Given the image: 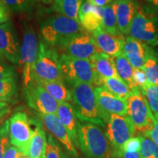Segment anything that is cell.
<instances>
[{
  "label": "cell",
  "instance_id": "obj_1",
  "mask_svg": "<svg viewBox=\"0 0 158 158\" xmlns=\"http://www.w3.org/2000/svg\"><path fill=\"white\" fill-rule=\"evenodd\" d=\"M72 102L78 120L106 127L108 118L99 106L94 85L76 83L70 86Z\"/></svg>",
  "mask_w": 158,
  "mask_h": 158
},
{
  "label": "cell",
  "instance_id": "obj_2",
  "mask_svg": "<svg viewBox=\"0 0 158 158\" xmlns=\"http://www.w3.org/2000/svg\"><path fill=\"white\" fill-rule=\"evenodd\" d=\"M129 36L152 47L158 46V11L152 6L139 5L129 31Z\"/></svg>",
  "mask_w": 158,
  "mask_h": 158
},
{
  "label": "cell",
  "instance_id": "obj_3",
  "mask_svg": "<svg viewBox=\"0 0 158 158\" xmlns=\"http://www.w3.org/2000/svg\"><path fill=\"white\" fill-rule=\"evenodd\" d=\"M78 143L83 158H105L109 149L106 134L97 124L78 120Z\"/></svg>",
  "mask_w": 158,
  "mask_h": 158
},
{
  "label": "cell",
  "instance_id": "obj_4",
  "mask_svg": "<svg viewBox=\"0 0 158 158\" xmlns=\"http://www.w3.org/2000/svg\"><path fill=\"white\" fill-rule=\"evenodd\" d=\"M84 30L78 21L59 13L48 17L40 22L41 38L55 48L65 37Z\"/></svg>",
  "mask_w": 158,
  "mask_h": 158
},
{
  "label": "cell",
  "instance_id": "obj_5",
  "mask_svg": "<svg viewBox=\"0 0 158 158\" xmlns=\"http://www.w3.org/2000/svg\"><path fill=\"white\" fill-rule=\"evenodd\" d=\"M127 116L131 120L135 133L145 136L152 128L155 117L147 98L138 88L131 90L127 98Z\"/></svg>",
  "mask_w": 158,
  "mask_h": 158
},
{
  "label": "cell",
  "instance_id": "obj_6",
  "mask_svg": "<svg viewBox=\"0 0 158 158\" xmlns=\"http://www.w3.org/2000/svg\"><path fill=\"white\" fill-rule=\"evenodd\" d=\"M59 68L63 81L70 86L76 83L95 84L96 76L89 59H81L61 54Z\"/></svg>",
  "mask_w": 158,
  "mask_h": 158
},
{
  "label": "cell",
  "instance_id": "obj_7",
  "mask_svg": "<svg viewBox=\"0 0 158 158\" xmlns=\"http://www.w3.org/2000/svg\"><path fill=\"white\" fill-rule=\"evenodd\" d=\"M40 36L31 25L25 23L23 28L22 44L21 46L20 66L22 68L24 89H27L33 80V70L39 52Z\"/></svg>",
  "mask_w": 158,
  "mask_h": 158
},
{
  "label": "cell",
  "instance_id": "obj_8",
  "mask_svg": "<svg viewBox=\"0 0 158 158\" xmlns=\"http://www.w3.org/2000/svg\"><path fill=\"white\" fill-rule=\"evenodd\" d=\"M59 56L57 49L47 44L40 37L33 77L46 81H63L59 68Z\"/></svg>",
  "mask_w": 158,
  "mask_h": 158
},
{
  "label": "cell",
  "instance_id": "obj_9",
  "mask_svg": "<svg viewBox=\"0 0 158 158\" xmlns=\"http://www.w3.org/2000/svg\"><path fill=\"white\" fill-rule=\"evenodd\" d=\"M56 48L63 54L81 59H89L100 51L93 36L86 30L65 37Z\"/></svg>",
  "mask_w": 158,
  "mask_h": 158
},
{
  "label": "cell",
  "instance_id": "obj_10",
  "mask_svg": "<svg viewBox=\"0 0 158 158\" xmlns=\"http://www.w3.org/2000/svg\"><path fill=\"white\" fill-rule=\"evenodd\" d=\"M106 127L105 134L115 153L121 152L124 144L135 134V127L127 116L110 114Z\"/></svg>",
  "mask_w": 158,
  "mask_h": 158
},
{
  "label": "cell",
  "instance_id": "obj_11",
  "mask_svg": "<svg viewBox=\"0 0 158 158\" xmlns=\"http://www.w3.org/2000/svg\"><path fill=\"white\" fill-rule=\"evenodd\" d=\"M10 144L19 148L25 156L28 155L29 144L34 130L31 129L32 120L23 111L13 114L9 118Z\"/></svg>",
  "mask_w": 158,
  "mask_h": 158
},
{
  "label": "cell",
  "instance_id": "obj_12",
  "mask_svg": "<svg viewBox=\"0 0 158 158\" xmlns=\"http://www.w3.org/2000/svg\"><path fill=\"white\" fill-rule=\"evenodd\" d=\"M25 92L29 106L37 113L56 115L59 102L34 78Z\"/></svg>",
  "mask_w": 158,
  "mask_h": 158
},
{
  "label": "cell",
  "instance_id": "obj_13",
  "mask_svg": "<svg viewBox=\"0 0 158 158\" xmlns=\"http://www.w3.org/2000/svg\"><path fill=\"white\" fill-rule=\"evenodd\" d=\"M0 52L13 64H19L21 45L12 21L0 24Z\"/></svg>",
  "mask_w": 158,
  "mask_h": 158
},
{
  "label": "cell",
  "instance_id": "obj_14",
  "mask_svg": "<svg viewBox=\"0 0 158 158\" xmlns=\"http://www.w3.org/2000/svg\"><path fill=\"white\" fill-rule=\"evenodd\" d=\"M37 116L41 119L46 130L51 134L54 138L58 141L68 153L75 158H78L79 155L77 152L76 147L71 139L68 130L62 124L58 116L56 114H44L37 113Z\"/></svg>",
  "mask_w": 158,
  "mask_h": 158
},
{
  "label": "cell",
  "instance_id": "obj_15",
  "mask_svg": "<svg viewBox=\"0 0 158 158\" xmlns=\"http://www.w3.org/2000/svg\"><path fill=\"white\" fill-rule=\"evenodd\" d=\"M98 104L105 114L127 116V100L114 95L102 86H94Z\"/></svg>",
  "mask_w": 158,
  "mask_h": 158
},
{
  "label": "cell",
  "instance_id": "obj_16",
  "mask_svg": "<svg viewBox=\"0 0 158 158\" xmlns=\"http://www.w3.org/2000/svg\"><path fill=\"white\" fill-rule=\"evenodd\" d=\"M98 48L101 52L116 57L122 54L125 38L116 37L108 34L101 27H99L92 33Z\"/></svg>",
  "mask_w": 158,
  "mask_h": 158
},
{
  "label": "cell",
  "instance_id": "obj_17",
  "mask_svg": "<svg viewBox=\"0 0 158 158\" xmlns=\"http://www.w3.org/2000/svg\"><path fill=\"white\" fill-rule=\"evenodd\" d=\"M150 45L130 36L125 37L122 53L125 55L134 69L143 70Z\"/></svg>",
  "mask_w": 158,
  "mask_h": 158
},
{
  "label": "cell",
  "instance_id": "obj_18",
  "mask_svg": "<svg viewBox=\"0 0 158 158\" xmlns=\"http://www.w3.org/2000/svg\"><path fill=\"white\" fill-rule=\"evenodd\" d=\"M114 3L118 29L122 35H128L140 4L137 0H115Z\"/></svg>",
  "mask_w": 158,
  "mask_h": 158
},
{
  "label": "cell",
  "instance_id": "obj_19",
  "mask_svg": "<svg viewBox=\"0 0 158 158\" xmlns=\"http://www.w3.org/2000/svg\"><path fill=\"white\" fill-rule=\"evenodd\" d=\"M89 61L96 76L94 86H97L100 79L118 77L114 56L100 51L90 57Z\"/></svg>",
  "mask_w": 158,
  "mask_h": 158
},
{
  "label": "cell",
  "instance_id": "obj_20",
  "mask_svg": "<svg viewBox=\"0 0 158 158\" xmlns=\"http://www.w3.org/2000/svg\"><path fill=\"white\" fill-rule=\"evenodd\" d=\"M56 116L68 130L76 147L78 148V118L73 106L68 102H59Z\"/></svg>",
  "mask_w": 158,
  "mask_h": 158
},
{
  "label": "cell",
  "instance_id": "obj_21",
  "mask_svg": "<svg viewBox=\"0 0 158 158\" xmlns=\"http://www.w3.org/2000/svg\"><path fill=\"white\" fill-rule=\"evenodd\" d=\"M102 7L94 6L84 1L79 13V21L85 30L92 33L101 27Z\"/></svg>",
  "mask_w": 158,
  "mask_h": 158
},
{
  "label": "cell",
  "instance_id": "obj_22",
  "mask_svg": "<svg viewBox=\"0 0 158 158\" xmlns=\"http://www.w3.org/2000/svg\"><path fill=\"white\" fill-rule=\"evenodd\" d=\"M34 124L35 129L27 156L31 158H45L48 138L40 122L36 121Z\"/></svg>",
  "mask_w": 158,
  "mask_h": 158
},
{
  "label": "cell",
  "instance_id": "obj_23",
  "mask_svg": "<svg viewBox=\"0 0 158 158\" xmlns=\"http://www.w3.org/2000/svg\"><path fill=\"white\" fill-rule=\"evenodd\" d=\"M58 102H72V94L64 81H46L33 77Z\"/></svg>",
  "mask_w": 158,
  "mask_h": 158
},
{
  "label": "cell",
  "instance_id": "obj_24",
  "mask_svg": "<svg viewBox=\"0 0 158 158\" xmlns=\"http://www.w3.org/2000/svg\"><path fill=\"white\" fill-rule=\"evenodd\" d=\"M84 1L85 0H54L51 9L57 13L80 22L79 13Z\"/></svg>",
  "mask_w": 158,
  "mask_h": 158
},
{
  "label": "cell",
  "instance_id": "obj_25",
  "mask_svg": "<svg viewBox=\"0 0 158 158\" xmlns=\"http://www.w3.org/2000/svg\"><path fill=\"white\" fill-rule=\"evenodd\" d=\"M100 27L113 36L124 37V35H122L118 27L114 2L102 7V20Z\"/></svg>",
  "mask_w": 158,
  "mask_h": 158
},
{
  "label": "cell",
  "instance_id": "obj_26",
  "mask_svg": "<svg viewBox=\"0 0 158 158\" xmlns=\"http://www.w3.org/2000/svg\"><path fill=\"white\" fill-rule=\"evenodd\" d=\"M97 86H102L110 93L124 100H127L128 96L131 93V89L128 85L119 77L100 79Z\"/></svg>",
  "mask_w": 158,
  "mask_h": 158
},
{
  "label": "cell",
  "instance_id": "obj_27",
  "mask_svg": "<svg viewBox=\"0 0 158 158\" xmlns=\"http://www.w3.org/2000/svg\"><path fill=\"white\" fill-rule=\"evenodd\" d=\"M143 70L149 84L158 86V50L154 47H149Z\"/></svg>",
  "mask_w": 158,
  "mask_h": 158
},
{
  "label": "cell",
  "instance_id": "obj_28",
  "mask_svg": "<svg viewBox=\"0 0 158 158\" xmlns=\"http://www.w3.org/2000/svg\"><path fill=\"white\" fill-rule=\"evenodd\" d=\"M115 58L116 70L118 77L128 85L131 90L138 88L133 81L134 68L123 53Z\"/></svg>",
  "mask_w": 158,
  "mask_h": 158
},
{
  "label": "cell",
  "instance_id": "obj_29",
  "mask_svg": "<svg viewBox=\"0 0 158 158\" xmlns=\"http://www.w3.org/2000/svg\"><path fill=\"white\" fill-rule=\"evenodd\" d=\"M19 86L15 76L0 81V102L10 103L15 101L18 97Z\"/></svg>",
  "mask_w": 158,
  "mask_h": 158
},
{
  "label": "cell",
  "instance_id": "obj_30",
  "mask_svg": "<svg viewBox=\"0 0 158 158\" xmlns=\"http://www.w3.org/2000/svg\"><path fill=\"white\" fill-rule=\"evenodd\" d=\"M48 143H47L46 151L45 158H70L68 154L63 151L58 141H56L51 134L47 135Z\"/></svg>",
  "mask_w": 158,
  "mask_h": 158
},
{
  "label": "cell",
  "instance_id": "obj_31",
  "mask_svg": "<svg viewBox=\"0 0 158 158\" xmlns=\"http://www.w3.org/2000/svg\"><path fill=\"white\" fill-rule=\"evenodd\" d=\"M140 91L147 98L155 117L158 116V86L149 84Z\"/></svg>",
  "mask_w": 158,
  "mask_h": 158
},
{
  "label": "cell",
  "instance_id": "obj_32",
  "mask_svg": "<svg viewBox=\"0 0 158 158\" xmlns=\"http://www.w3.org/2000/svg\"><path fill=\"white\" fill-rule=\"evenodd\" d=\"M141 137V158H158V145L151 138L146 136Z\"/></svg>",
  "mask_w": 158,
  "mask_h": 158
},
{
  "label": "cell",
  "instance_id": "obj_33",
  "mask_svg": "<svg viewBox=\"0 0 158 158\" xmlns=\"http://www.w3.org/2000/svg\"><path fill=\"white\" fill-rule=\"evenodd\" d=\"M14 13H22L31 9L33 0H1Z\"/></svg>",
  "mask_w": 158,
  "mask_h": 158
},
{
  "label": "cell",
  "instance_id": "obj_34",
  "mask_svg": "<svg viewBox=\"0 0 158 158\" xmlns=\"http://www.w3.org/2000/svg\"><path fill=\"white\" fill-rule=\"evenodd\" d=\"M9 125V118L0 124V158H3L5 152L10 146Z\"/></svg>",
  "mask_w": 158,
  "mask_h": 158
},
{
  "label": "cell",
  "instance_id": "obj_35",
  "mask_svg": "<svg viewBox=\"0 0 158 158\" xmlns=\"http://www.w3.org/2000/svg\"><path fill=\"white\" fill-rule=\"evenodd\" d=\"M133 81L135 86L139 89V90L145 88L146 86L149 85L147 76H146L143 70L134 69Z\"/></svg>",
  "mask_w": 158,
  "mask_h": 158
},
{
  "label": "cell",
  "instance_id": "obj_36",
  "mask_svg": "<svg viewBox=\"0 0 158 158\" xmlns=\"http://www.w3.org/2000/svg\"><path fill=\"white\" fill-rule=\"evenodd\" d=\"M141 137L136 136L133 137L124 144L123 149L122 151L127 152H140L141 149Z\"/></svg>",
  "mask_w": 158,
  "mask_h": 158
},
{
  "label": "cell",
  "instance_id": "obj_37",
  "mask_svg": "<svg viewBox=\"0 0 158 158\" xmlns=\"http://www.w3.org/2000/svg\"><path fill=\"white\" fill-rule=\"evenodd\" d=\"M15 68L13 65L4 62L3 59H0V81L15 76Z\"/></svg>",
  "mask_w": 158,
  "mask_h": 158
},
{
  "label": "cell",
  "instance_id": "obj_38",
  "mask_svg": "<svg viewBox=\"0 0 158 158\" xmlns=\"http://www.w3.org/2000/svg\"><path fill=\"white\" fill-rule=\"evenodd\" d=\"M11 19V10L0 0V24L9 22Z\"/></svg>",
  "mask_w": 158,
  "mask_h": 158
},
{
  "label": "cell",
  "instance_id": "obj_39",
  "mask_svg": "<svg viewBox=\"0 0 158 158\" xmlns=\"http://www.w3.org/2000/svg\"><path fill=\"white\" fill-rule=\"evenodd\" d=\"M24 156V154L19 148L11 145L5 152L3 158H23Z\"/></svg>",
  "mask_w": 158,
  "mask_h": 158
},
{
  "label": "cell",
  "instance_id": "obj_40",
  "mask_svg": "<svg viewBox=\"0 0 158 158\" xmlns=\"http://www.w3.org/2000/svg\"><path fill=\"white\" fill-rule=\"evenodd\" d=\"M145 136L151 138L156 144L158 145V116H155V122L152 128Z\"/></svg>",
  "mask_w": 158,
  "mask_h": 158
},
{
  "label": "cell",
  "instance_id": "obj_41",
  "mask_svg": "<svg viewBox=\"0 0 158 158\" xmlns=\"http://www.w3.org/2000/svg\"><path fill=\"white\" fill-rule=\"evenodd\" d=\"M116 157L117 158H141L140 152H127L121 151L116 153Z\"/></svg>",
  "mask_w": 158,
  "mask_h": 158
},
{
  "label": "cell",
  "instance_id": "obj_42",
  "mask_svg": "<svg viewBox=\"0 0 158 158\" xmlns=\"http://www.w3.org/2000/svg\"><path fill=\"white\" fill-rule=\"evenodd\" d=\"M86 1L94 6L103 7L105 6H107L109 4L114 2L115 0H86Z\"/></svg>",
  "mask_w": 158,
  "mask_h": 158
},
{
  "label": "cell",
  "instance_id": "obj_43",
  "mask_svg": "<svg viewBox=\"0 0 158 158\" xmlns=\"http://www.w3.org/2000/svg\"><path fill=\"white\" fill-rule=\"evenodd\" d=\"M11 112V107H9L5 108L0 110V124H2L3 122H5L7 120V116L10 115Z\"/></svg>",
  "mask_w": 158,
  "mask_h": 158
},
{
  "label": "cell",
  "instance_id": "obj_44",
  "mask_svg": "<svg viewBox=\"0 0 158 158\" xmlns=\"http://www.w3.org/2000/svg\"><path fill=\"white\" fill-rule=\"evenodd\" d=\"M146 1L158 11V0H146Z\"/></svg>",
  "mask_w": 158,
  "mask_h": 158
},
{
  "label": "cell",
  "instance_id": "obj_45",
  "mask_svg": "<svg viewBox=\"0 0 158 158\" xmlns=\"http://www.w3.org/2000/svg\"><path fill=\"white\" fill-rule=\"evenodd\" d=\"M35 1L37 2L45 4V5H51V4L53 3L54 0H35Z\"/></svg>",
  "mask_w": 158,
  "mask_h": 158
},
{
  "label": "cell",
  "instance_id": "obj_46",
  "mask_svg": "<svg viewBox=\"0 0 158 158\" xmlns=\"http://www.w3.org/2000/svg\"><path fill=\"white\" fill-rule=\"evenodd\" d=\"M9 103L7 102H0V110L5 109V108L9 107Z\"/></svg>",
  "mask_w": 158,
  "mask_h": 158
},
{
  "label": "cell",
  "instance_id": "obj_47",
  "mask_svg": "<svg viewBox=\"0 0 158 158\" xmlns=\"http://www.w3.org/2000/svg\"><path fill=\"white\" fill-rule=\"evenodd\" d=\"M3 58H5V57L3 56V55L2 54L1 52H0V59H3Z\"/></svg>",
  "mask_w": 158,
  "mask_h": 158
},
{
  "label": "cell",
  "instance_id": "obj_48",
  "mask_svg": "<svg viewBox=\"0 0 158 158\" xmlns=\"http://www.w3.org/2000/svg\"><path fill=\"white\" fill-rule=\"evenodd\" d=\"M23 158H31V157H29V156H24Z\"/></svg>",
  "mask_w": 158,
  "mask_h": 158
},
{
  "label": "cell",
  "instance_id": "obj_49",
  "mask_svg": "<svg viewBox=\"0 0 158 158\" xmlns=\"http://www.w3.org/2000/svg\"><path fill=\"white\" fill-rule=\"evenodd\" d=\"M116 158H117V157H116Z\"/></svg>",
  "mask_w": 158,
  "mask_h": 158
}]
</instances>
